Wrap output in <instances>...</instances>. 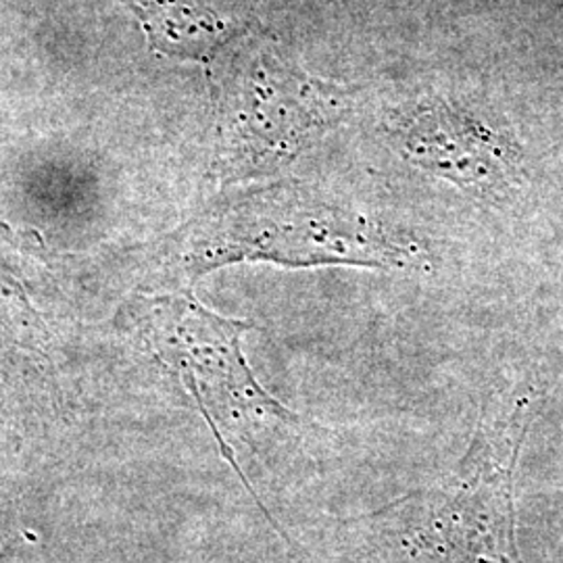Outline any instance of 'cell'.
Instances as JSON below:
<instances>
[{"instance_id": "1", "label": "cell", "mask_w": 563, "mask_h": 563, "mask_svg": "<svg viewBox=\"0 0 563 563\" xmlns=\"http://www.w3.org/2000/svg\"><path fill=\"white\" fill-rule=\"evenodd\" d=\"M428 249L302 184H272L223 197L151 246V288L190 292L205 274L232 263L284 267L346 265L422 269Z\"/></svg>"}, {"instance_id": "2", "label": "cell", "mask_w": 563, "mask_h": 563, "mask_svg": "<svg viewBox=\"0 0 563 563\" xmlns=\"http://www.w3.org/2000/svg\"><path fill=\"white\" fill-rule=\"evenodd\" d=\"M141 302L142 339L197 402L230 465L228 439L255 444L267 432L301 428V418L257 383L244 360L242 339L253 323L213 313L192 292H165Z\"/></svg>"}, {"instance_id": "4", "label": "cell", "mask_w": 563, "mask_h": 563, "mask_svg": "<svg viewBox=\"0 0 563 563\" xmlns=\"http://www.w3.org/2000/svg\"><path fill=\"white\" fill-rule=\"evenodd\" d=\"M402 159L451 181L474 199L501 202L522 192L528 169L516 134L483 111L444 97L401 107L386 123Z\"/></svg>"}, {"instance_id": "5", "label": "cell", "mask_w": 563, "mask_h": 563, "mask_svg": "<svg viewBox=\"0 0 563 563\" xmlns=\"http://www.w3.org/2000/svg\"><path fill=\"white\" fill-rule=\"evenodd\" d=\"M141 21L153 51L178 60H211L239 36L202 0H121Z\"/></svg>"}, {"instance_id": "3", "label": "cell", "mask_w": 563, "mask_h": 563, "mask_svg": "<svg viewBox=\"0 0 563 563\" xmlns=\"http://www.w3.org/2000/svg\"><path fill=\"white\" fill-rule=\"evenodd\" d=\"M357 88L322 80L272 48L246 51L220 81L218 180L269 178L353 107Z\"/></svg>"}]
</instances>
